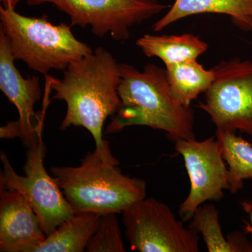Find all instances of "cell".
I'll return each mask as SVG.
<instances>
[{
    "instance_id": "9",
    "label": "cell",
    "mask_w": 252,
    "mask_h": 252,
    "mask_svg": "<svg viewBox=\"0 0 252 252\" xmlns=\"http://www.w3.org/2000/svg\"><path fill=\"white\" fill-rule=\"evenodd\" d=\"M175 142V151L183 157L190 182L188 196L179 210L182 220H188L207 200L218 201L223 198V191L229 189L228 168L215 137L201 142L180 139Z\"/></svg>"
},
{
    "instance_id": "19",
    "label": "cell",
    "mask_w": 252,
    "mask_h": 252,
    "mask_svg": "<svg viewBox=\"0 0 252 252\" xmlns=\"http://www.w3.org/2000/svg\"><path fill=\"white\" fill-rule=\"evenodd\" d=\"M22 0H0L1 6L4 7H12L16 9V6L19 4Z\"/></svg>"
},
{
    "instance_id": "7",
    "label": "cell",
    "mask_w": 252,
    "mask_h": 252,
    "mask_svg": "<svg viewBox=\"0 0 252 252\" xmlns=\"http://www.w3.org/2000/svg\"><path fill=\"white\" fill-rule=\"evenodd\" d=\"M122 214L126 236L134 251H199L198 233L185 227L170 207L156 199L139 200Z\"/></svg>"
},
{
    "instance_id": "5",
    "label": "cell",
    "mask_w": 252,
    "mask_h": 252,
    "mask_svg": "<svg viewBox=\"0 0 252 252\" xmlns=\"http://www.w3.org/2000/svg\"><path fill=\"white\" fill-rule=\"evenodd\" d=\"M24 176L16 173L4 152L0 154L2 168L0 185L16 190L26 199L39 219L41 229L48 236L61 223L74 215L72 207L64 198L54 177L44 165L46 147L42 136L28 146Z\"/></svg>"
},
{
    "instance_id": "20",
    "label": "cell",
    "mask_w": 252,
    "mask_h": 252,
    "mask_svg": "<svg viewBox=\"0 0 252 252\" xmlns=\"http://www.w3.org/2000/svg\"><path fill=\"white\" fill-rule=\"evenodd\" d=\"M251 220H252V214H251Z\"/></svg>"
},
{
    "instance_id": "8",
    "label": "cell",
    "mask_w": 252,
    "mask_h": 252,
    "mask_svg": "<svg viewBox=\"0 0 252 252\" xmlns=\"http://www.w3.org/2000/svg\"><path fill=\"white\" fill-rule=\"evenodd\" d=\"M213 69L215 79L198 107L217 128L252 135V61L232 59Z\"/></svg>"
},
{
    "instance_id": "18",
    "label": "cell",
    "mask_w": 252,
    "mask_h": 252,
    "mask_svg": "<svg viewBox=\"0 0 252 252\" xmlns=\"http://www.w3.org/2000/svg\"><path fill=\"white\" fill-rule=\"evenodd\" d=\"M117 213H104L88 244V252H126Z\"/></svg>"
},
{
    "instance_id": "6",
    "label": "cell",
    "mask_w": 252,
    "mask_h": 252,
    "mask_svg": "<svg viewBox=\"0 0 252 252\" xmlns=\"http://www.w3.org/2000/svg\"><path fill=\"white\" fill-rule=\"evenodd\" d=\"M31 6L50 3L70 18V26L90 27L94 36L110 34L126 41L130 28L150 19L168 6L158 0H26Z\"/></svg>"
},
{
    "instance_id": "15",
    "label": "cell",
    "mask_w": 252,
    "mask_h": 252,
    "mask_svg": "<svg viewBox=\"0 0 252 252\" xmlns=\"http://www.w3.org/2000/svg\"><path fill=\"white\" fill-rule=\"evenodd\" d=\"M172 96L179 104L190 107L192 101L206 93L215 79L213 68L205 69L197 60L165 66Z\"/></svg>"
},
{
    "instance_id": "3",
    "label": "cell",
    "mask_w": 252,
    "mask_h": 252,
    "mask_svg": "<svg viewBox=\"0 0 252 252\" xmlns=\"http://www.w3.org/2000/svg\"><path fill=\"white\" fill-rule=\"evenodd\" d=\"M119 161H111L94 149L77 167H52L51 172L74 214H122L146 198V183L124 175Z\"/></svg>"
},
{
    "instance_id": "4",
    "label": "cell",
    "mask_w": 252,
    "mask_h": 252,
    "mask_svg": "<svg viewBox=\"0 0 252 252\" xmlns=\"http://www.w3.org/2000/svg\"><path fill=\"white\" fill-rule=\"evenodd\" d=\"M47 18L28 17L14 8L0 6V29L9 40L15 60L44 76L53 69L64 72L71 63L94 51L74 36L72 26L54 25Z\"/></svg>"
},
{
    "instance_id": "1",
    "label": "cell",
    "mask_w": 252,
    "mask_h": 252,
    "mask_svg": "<svg viewBox=\"0 0 252 252\" xmlns=\"http://www.w3.org/2000/svg\"><path fill=\"white\" fill-rule=\"evenodd\" d=\"M46 85L55 91L54 99L67 104V112L60 130L81 126L89 130L95 142V150L104 158L119 160L103 139V126L109 117L115 115L122 101L119 87L122 81L120 63L103 47L71 63L62 79L45 76Z\"/></svg>"
},
{
    "instance_id": "12",
    "label": "cell",
    "mask_w": 252,
    "mask_h": 252,
    "mask_svg": "<svg viewBox=\"0 0 252 252\" xmlns=\"http://www.w3.org/2000/svg\"><path fill=\"white\" fill-rule=\"evenodd\" d=\"M201 14L228 15L237 27L243 31L252 30V0H175L152 28L158 32L182 18Z\"/></svg>"
},
{
    "instance_id": "14",
    "label": "cell",
    "mask_w": 252,
    "mask_h": 252,
    "mask_svg": "<svg viewBox=\"0 0 252 252\" xmlns=\"http://www.w3.org/2000/svg\"><path fill=\"white\" fill-rule=\"evenodd\" d=\"M142 53L149 58L162 60L165 66L197 60L208 49V44L193 34L157 36L145 34L136 41Z\"/></svg>"
},
{
    "instance_id": "16",
    "label": "cell",
    "mask_w": 252,
    "mask_h": 252,
    "mask_svg": "<svg viewBox=\"0 0 252 252\" xmlns=\"http://www.w3.org/2000/svg\"><path fill=\"white\" fill-rule=\"evenodd\" d=\"M190 227L202 235L209 252H252V243L242 233L225 238L213 204L200 205L194 212Z\"/></svg>"
},
{
    "instance_id": "11",
    "label": "cell",
    "mask_w": 252,
    "mask_h": 252,
    "mask_svg": "<svg viewBox=\"0 0 252 252\" xmlns=\"http://www.w3.org/2000/svg\"><path fill=\"white\" fill-rule=\"evenodd\" d=\"M46 237L24 197L0 185V252H34Z\"/></svg>"
},
{
    "instance_id": "17",
    "label": "cell",
    "mask_w": 252,
    "mask_h": 252,
    "mask_svg": "<svg viewBox=\"0 0 252 252\" xmlns=\"http://www.w3.org/2000/svg\"><path fill=\"white\" fill-rule=\"evenodd\" d=\"M215 135L228 167V190L235 194L252 178V144L232 131L217 128Z\"/></svg>"
},
{
    "instance_id": "2",
    "label": "cell",
    "mask_w": 252,
    "mask_h": 252,
    "mask_svg": "<svg viewBox=\"0 0 252 252\" xmlns=\"http://www.w3.org/2000/svg\"><path fill=\"white\" fill-rule=\"evenodd\" d=\"M119 94L122 107L104 133H117L129 126H142L166 132L172 140H194V112L172 96L166 69L152 63L140 71L120 63Z\"/></svg>"
},
{
    "instance_id": "10",
    "label": "cell",
    "mask_w": 252,
    "mask_h": 252,
    "mask_svg": "<svg viewBox=\"0 0 252 252\" xmlns=\"http://www.w3.org/2000/svg\"><path fill=\"white\" fill-rule=\"evenodd\" d=\"M14 56L6 34L0 29V89L17 109L19 119L0 128L1 138L20 137L28 147L42 135L43 116L34 112V105L41 97L38 76L25 79L16 67Z\"/></svg>"
},
{
    "instance_id": "13",
    "label": "cell",
    "mask_w": 252,
    "mask_h": 252,
    "mask_svg": "<svg viewBox=\"0 0 252 252\" xmlns=\"http://www.w3.org/2000/svg\"><path fill=\"white\" fill-rule=\"evenodd\" d=\"M102 214H74L39 244L34 252H83L98 227Z\"/></svg>"
}]
</instances>
